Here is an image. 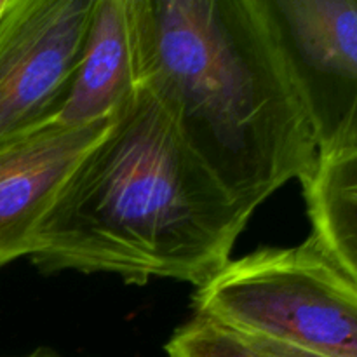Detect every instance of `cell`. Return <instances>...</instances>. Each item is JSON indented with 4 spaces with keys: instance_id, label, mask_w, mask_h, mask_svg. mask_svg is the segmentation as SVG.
<instances>
[{
    "instance_id": "6da1fadb",
    "label": "cell",
    "mask_w": 357,
    "mask_h": 357,
    "mask_svg": "<svg viewBox=\"0 0 357 357\" xmlns=\"http://www.w3.org/2000/svg\"><path fill=\"white\" fill-rule=\"evenodd\" d=\"M251 215L192 152L143 86L80 160L35 230L44 274H112L206 284L232 258Z\"/></svg>"
},
{
    "instance_id": "7a4b0ae2",
    "label": "cell",
    "mask_w": 357,
    "mask_h": 357,
    "mask_svg": "<svg viewBox=\"0 0 357 357\" xmlns=\"http://www.w3.org/2000/svg\"><path fill=\"white\" fill-rule=\"evenodd\" d=\"M145 86L244 211L312 173V129L260 0H145Z\"/></svg>"
},
{
    "instance_id": "3957f363",
    "label": "cell",
    "mask_w": 357,
    "mask_h": 357,
    "mask_svg": "<svg viewBox=\"0 0 357 357\" xmlns=\"http://www.w3.org/2000/svg\"><path fill=\"white\" fill-rule=\"evenodd\" d=\"M194 316L319 357H357V286L309 237L230 260L195 288Z\"/></svg>"
},
{
    "instance_id": "277c9868",
    "label": "cell",
    "mask_w": 357,
    "mask_h": 357,
    "mask_svg": "<svg viewBox=\"0 0 357 357\" xmlns=\"http://www.w3.org/2000/svg\"><path fill=\"white\" fill-rule=\"evenodd\" d=\"M319 159L357 152V0H260Z\"/></svg>"
},
{
    "instance_id": "5b68a950",
    "label": "cell",
    "mask_w": 357,
    "mask_h": 357,
    "mask_svg": "<svg viewBox=\"0 0 357 357\" xmlns=\"http://www.w3.org/2000/svg\"><path fill=\"white\" fill-rule=\"evenodd\" d=\"M94 0H7L0 16V145L54 124Z\"/></svg>"
},
{
    "instance_id": "8992f818",
    "label": "cell",
    "mask_w": 357,
    "mask_h": 357,
    "mask_svg": "<svg viewBox=\"0 0 357 357\" xmlns=\"http://www.w3.org/2000/svg\"><path fill=\"white\" fill-rule=\"evenodd\" d=\"M115 115L86 126L49 124L0 145V268L30 257L38 223Z\"/></svg>"
},
{
    "instance_id": "52a82bcc",
    "label": "cell",
    "mask_w": 357,
    "mask_h": 357,
    "mask_svg": "<svg viewBox=\"0 0 357 357\" xmlns=\"http://www.w3.org/2000/svg\"><path fill=\"white\" fill-rule=\"evenodd\" d=\"M146 77L145 0H94L82 54L54 124L114 117Z\"/></svg>"
},
{
    "instance_id": "ba28073f",
    "label": "cell",
    "mask_w": 357,
    "mask_h": 357,
    "mask_svg": "<svg viewBox=\"0 0 357 357\" xmlns=\"http://www.w3.org/2000/svg\"><path fill=\"white\" fill-rule=\"evenodd\" d=\"M302 188L310 237L357 286V152L317 159Z\"/></svg>"
},
{
    "instance_id": "9c48e42d",
    "label": "cell",
    "mask_w": 357,
    "mask_h": 357,
    "mask_svg": "<svg viewBox=\"0 0 357 357\" xmlns=\"http://www.w3.org/2000/svg\"><path fill=\"white\" fill-rule=\"evenodd\" d=\"M164 349L167 357H268L234 331L195 316L174 331Z\"/></svg>"
},
{
    "instance_id": "30bf717a",
    "label": "cell",
    "mask_w": 357,
    "mask_h": 357,
    "mask_svg": "<svg viewBox=\"0 0 357 357\" xmlns=\"http://www.w3.org/2000/svg\"><path fill=\"white\" fill-rule=\"evenodd\" d=\"M241 338H244L248 344H251L255 349H258V351L264 352V354L268 357H319V356L309 354V352L298 351V349L288 347V345H281V344H275V342L261 340V338H253V337H241Z\"/></svg>"
},
{
    "instance_id": "8fae6325",
    "label": "cell",
    "mask_w": 357,
    "mask_h": 357,
    "mask_svg": "<svg viewBox=\"0 0 357 357\" xmlns=\"http://www.w3.org/2000/svg\"><path fill=\"white\" fill-rule=\"evenodd\" d=\"M17 357H61L54 349H49V347H38L35 351H31L30 354L26 356H17Z\"/></svg>"
}]
</instances>
